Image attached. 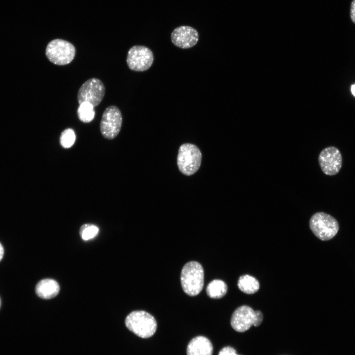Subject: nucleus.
Segmentation results:
<instances>
[{"instance_id":"1","label":"nucleus","mask_w":355,"mask_h":355,"mask_svg":"<svg viewBox=\"0 0 355 355\" xmlns=\"http://www.w3.org/2000/svg\"><path fill=\"white\" fill-rule=\"evenodd\" d=\"M181 286L189 296H196L204 286V273L202 265L196 261H190L184 265L180 276Z\"/></svg>"},{"instance_id":"2","label":"nucleus","mask_w":355,"mask_h":355,"mask_svg":"<svg viewBox=\"0 0 355 355\" xmlns=\"http://www.w3.org/2000/svg\"><path fill=\"white\" fill-rule=\"evenodd\" d=\"M125 323L129 330L142 338L152 336L157 329L154 318L144 311L132 312L127 316Z\"/></svg>"},{"instance_id":"3","label":"nucleus","mask_w":355,"mask_h":355,"mask_svg":"<svg viewBox=\"0 0 355 355\" xmlns=\"http://www.w3.org/2000/svg\"><path fill=\"white\" fill-rule=\"evenodd\" d=\"M309 226L313 234L322 241L333 238L339 229L337 220L333 216L323 212L314 213L310 219Z\"/></svg>"},{"instance_id":"4","label":"nucleus","mask_w":355,"mask_h":355,"mask_svg":"<svg viewBox=\"0 0 355 355\" xmlns=\"http://www.w3.org/2000/svg\"><path fill=\"white\" fill-rule=\"evenodd\" d=\"M202 160V154L195 145L186 143L179 148L177 164L179 171L186 176H191L199 169Z\"/></svg>"},{"instance_id":"5","label":"nucleus","mask_w":355,"mask_h":355,"mask_svg":"<svg viewBox=\"0 0 355 355\" xmlns=\"http://www.w3.org/2000/svg\"><path fill=\"white\" fill-rule=\"evenodd\" d=\"M48 59L54 64L63 66L69 64L74 59L75 48L71 42L62 39L50 41L45 49Z\"/></svg>"},{"instance_id":"6","label":"nucleus","mask_w":355,"mask_h":355,"mask_svg":"<svg viewBox=\"0 0 355 355\" xmlns=\"http://www.w3.org/2000/svg\"><path fill=\"white\" fill-rule=\"evenodd\" d=\"M122 123V116L116 106H111L104 111L100 124L102 136L106 139L112 140L119 133Z\"/></svg>"},{"instance_id":"7","label":"nucleus","mask_w":355,"mask_h":355,"mask_svg":"<svg viewBox=\"0 0 355 355\" xmlns=\"http://www.w3.org/2000/svg\"><path fill=\"white\" fill-rule=\"evenodd\" d=\"M103 82L96 78H91L84 82L79 88L77 99L79 104L89 103L95 107L103 100L105 94Z\"/></svg>"},{"instance_id":"8","label":"nucleus","mask_w":355,"mask_h":355,"mask_svg":"<svg viewBox=\"0 0 355 355\" xmlns=\"http://www.w3.org/2000/svg\"><path fill=\"white\" fill-rule=\"evenodd\" d=\"M154 56L152 51L143 45H135L128 51L126 62L129 68L136 71L147 70L152 65Z\"/></svg>"},{"instance_id":"9","label":"nucleus","mask_w":355,"mask_h":355,"mask_svg":"<svg viewBox=\"0 0 355 355\" xmlns=\"http://www.w3.org/2000/svg\"><path fill=\"white\" fill-rule=\"evenodd\" d=\"M320 168L323 173L334 176L340 171L342 166V156L339 150L330 146L321 151L319 156Z\"/></svg>"},{"instance_id":"10","label":"nucleus","mask_w":355,"mask_h":355,"mask_svg":"<svg viewBox=\"0 0 355 355\" xmlns=\"http://www.w3.org/2000/svg\"><path fill=\"white\" fill-rule=\"evenodd\" d=\"M172 43L181 49H188L194 46L199 39L197 31L188 26H181L175 29L171 36Z\"/></svg>"},{"instance_id":"11","label":"nucleus","mask_w":355,"mask_h":355,"mask_svg":"<svg viewBox=\"0 0 355 355\" xmlns=\"http://www.w3.org/2000/svg\"><path fill=\"white\" fill-rule=\"evenodd\" d=\"M255 311L247 305L237 308L231 318V325L236 331L243 332L253 325Z\"/></svg>"},{"instance_id":"12","label":"nucleus","mask_w":355,"mask_h":355,"mask_svg":"<svg viewBox=\"0 0 355 355\" xmlns=\"http://www.w3.org/2000/svg\"><path fill=\"white\" fill-rule=\"evenodd\" d=\"M213 347L206 337L198 336L193 338L187 345V355H212Z\"/></svg>"},{"instance_id":"13","label":"nucleus","mask_w":355,"mask_h":355,"mask_svg":"<svg viewBox=\"0 0 355 355\" xmlns=\"http://www.w3.org/2000/svg\"><path fill=\"white\" fill-rule=\"evenodd\" d=\"M35 290L39 297L43 299H49L57 295L60 291V286L55 280L45 279L37 284Z\"/></svg>"},{"instance_id":"14","label":"nucleus","mask_w":355,"mask_h":355,"mask_svg":"<svg viewBox=\"0 0 355 355\" xmlns=\"http://www.w3.org/2000/svg\"><path fill=\"white\" fill-rule=\"evenodd\" d=\"M237 284L242 292L248 294L256 292L260 287L259 282L256 279L248 275L241 276L238 279Z\"/></svg>"},{"instance_id":"15","label":"nucleus","mask_w":355,"mask_h":355,"mask_svg":"<svg viewBox=\"0 0 355 355\" xmlns=\"http://www.w3.org/2000/svg\"><path fill=\"white\" fill-rule=\"evenodd\" d=\"M208 295L213 299H219L223 297L227 291V286L225 283L220 280H214L207 286Z\"/></svg>"},{"instance_id":"16","label":"nucleus","mask_w":355,"mask_h":355,"mask_svg":"<svg viewBox=\"0 0 355 355\" xmlns=\"http://www.w3.org/2000/svg\"><path fill=\"white\" fill-rule=\"evenodd\" d=\"M94 107L89 103L84 102L79 104L77 113L79 119L84 123L92 121L95 117Z\"/></svg>"},{"instance_id":"17","label":"nucleus","mask_w":355,"mask_h":355,"mask_svg":"<svg viewBox=\"0 0 355 355\" xmlns=\"http://www.w3.org/2000/svg\"><path fill=\"white\" fill-rule=\"evenodd\" d=\"M99 232L98 227L94 224L87 223L82 225L79 230V234L84 241L95 237Z\"/></svg>"},{"instance_id":"18","label":"nucleus","mask_w":355,"mask_h":355,"mask_svg":"<svg viewBox=\"0 0 355 355\" xmlns=\"http://www.w3.org/2000/svg\"><path fill=\"white\" fill-rule=\"evenodd\" d=\"M75 134L73 129L67 128L61 133L60 137V142L62 146L68 148L72 146L75 141Z\"/></svg>"},{"instance_id":"19","label":"nucleus","mask_w":355,"mask_h":355,"mask_svg":"<svg viewBox=\"0 0 355 355\" xmlns=\"http://www.w3.org/2000/svg\"><path fill=\"white\" fill-rule=\"evenodd\" d=\"M218 355H238L236 350L231 347H225L219 352Z\"/></svg>"},{"instance_id":"20","label":"nucleus","mask_w":355,"mask_h":355,"mask_svg":"<svg viewBox=\"0 0 355 355\" xmlns=\"http://www.w3.org/2000/svg\"><path fill=\"white\" fill-rule=\"evenodd\" d=\"M263 315L260 311H255V319L253 323L254 326H259L263 321Z\"/></svg>"},{"instance_id":"21","label":"nucleus","mask_w":355,"mask_h":355,"mask_svg":"<svg viewBox=\"0 0 355 355\" xmlns=\"http://www.w3.org/2000/svg\"><path fill=\"white\" fill-rule=\"evenodd\" d=\"M350 16L352 22L355 24V0H353L351 2Z\"/></svg>"},{"instance_id":"22","label":"nucleus","mask_w":355,"mask_h":355,"mask_svg":"<svg viewBox=\"0 0 355 355\" xmlns=\"http://www.w3.org/2000/svg\"><path fill=\"white\" fill-rule=\"evenodd\" d=\"M3 254H4V249H3L2 246L1 245V244L0 243V261L2 259Z\"/></svg>"},{"instance_id":"23","label":"nucleus","mask_w":355,"mask_h":355,"mask_svg":"<svg viewBox=\"0 0 355 355\" xmlns=\"http://www.w3.org/2000/svg\"><path fill=\"white\" fill-rule=\"evenodd\" d=\"M352 94L355 96V84L352 85L351 88Z\"/></svg>"},{"instance_id":"24","label":"nucleus","mask_w":355,"mask_h":355,"mask_svg":"<svg viewBox=\"0 0 355 355\" xmlns=\"http://www.w3.org/2000/svg\"><path fill=\"white\" fill-rule=\"evenodd\" d=\"M0 304H1V302H0Z\"/></svg>"},{"instance_id":"25","label":"nucleus","mask_w":355,"mask_h":355,"mask_svg":"<svg viewBox=\"0 0 355 355\" xmlns=\"http://www.w3.org/2000/svg\"></svg>"}]
</instances>
